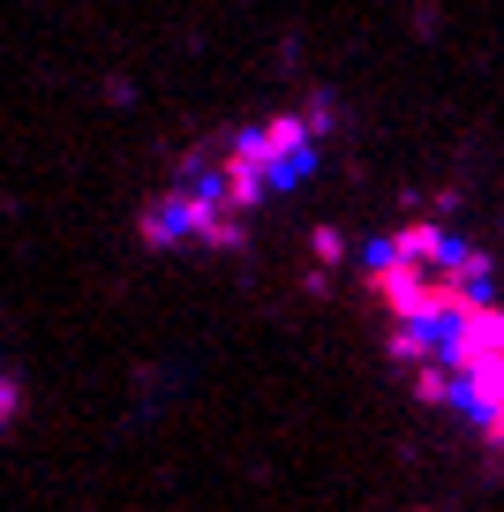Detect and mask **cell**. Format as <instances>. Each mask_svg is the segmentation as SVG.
Wrapping results in <instances>:
<instances>
[{"instance_id": "cell-1", "label": "cell", "mask_w": 504, "mask_h": 512, "mask_svg": "<svg viewBox=\"0 0 504 512\" xmlns=\"http://www.w3.org/2000/svg\"><path fill=\"white\" fill-rule=\"evenodd\" d=\"M324 136L331 121L316 106H286V113H264V121L219 128L196 151H181V166L136 211V234L151 249H241L256 211L316 174Z\"/></svg>"}, {"instance_id": "cell-2", "label": "cell", "mask_w": 504, "mask_h": 512, "mask_svg": "<svg viewBox=\"0 0 504 512\" xmlns=\"http://www.w3.org/2000/svg\"><path fill=\"white\" fill-rule=\"evenodd\" d=\"M384 354L429 407L459 415L489 452L504 460V302H459L444 317H399L384 324Z\"/></svg>"}, {"instance_id": "cell-3", "label": "cell", "mask_w": 504, "mask_h": 512, "mask_svg": "<svg viewBox=\"0 0 504 512\" xmlns=\"http://www.w3.org/2000/svg\"><path fill=\"white\" fill-rule=\"evenodd\" d=\"M369 294H377L384 324L444 317V309H459V302L497 294V264H489L467 234L414 219V226H392L384 241H369Z\"/></svg>"}, {"instance_id": "cell-4", "label": "cell", "mask_w": 504, "mask_h": 512, "mask_svg": "<svg viewBox=\"0 0 504 512\" xmlns=\"http://www.w3.org/2000/svg\"><path fill=\"white\" fill-rule=\"evenodd\" d=\"M16 415H23V377H16V369H0V430H8Z\"/></svg>"}]
</instances>
